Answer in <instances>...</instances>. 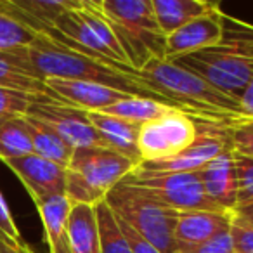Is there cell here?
<instances>
[{
    "instance_id": "6da1fadb",
    "label": "cell",
    "mask_w": 253,
    "mask_h": 253,
    "mask_svg": "<svg viewBox=\"0 0 253 253\" xmlns=\"http://www.w3.org/2000/svg\"><path fill=\"white\" fill-rule=\"evenodd\" d=\"M23 56L33 75L43 82L49 78L94 82L128 95L169 104L167 99L139 75L137 70L120 66L104 57L71 49L47 35H39L32 45L23 49Z\"/></svg>"
},
{
    "instance_id": "7a4b0ae2",
    "label": "cell",
    "mask_w": 253,
    "mask_h": 253,
    "mask_svg": "<svg viewBox=\"0 0 253 253\" xmlns=\"http://www.w3.org/2000/svg\"><path fill=\"white\" fill-rule=\"evenodd\" d=\"M139 75L170 106L189 113L194 118L229 126L248 122L239 101L222 94L201 77L173 61L155 59L139 70Z\"/></svg>"
},
{
    "instance_id": "3957f363",
    "label": "cell",
    "mask_w": 253,
    "mask_h": 253,
    "mask_svg": "<svg viewBox=\"0 0 253 253\" xmlns=\"http://www.w3.org/2000/svg\"><path fill=\"white\" fill-rule=\"evenodd\" d=\"M232 25H227L225 14V35L218 45L170 61L193 71L222 94L239 101L253 78V57L248 54L250 43H253V26L234 19Z\"/></svg>"
},
{
    "instance_id": "277c9868",
    "label": "cell",
    "mask_w": 253,
    "mask_h": 253,
    "mask_svg": "<svg viewBox=\"0 0 253 253\" xmlns=\"http://www.w3.org/2000/svg\"><path fill=\"white\" fill-rule=\"evenodd\" d=\"M97 5L134 70L167 59L165 35L156 23L153 0H97Z\"/></svg>"
},
{
    "instance_id": "5b68a950",
    "label": "cell",
    "mask_w": 253,
    "mask_h": 253,
    "mask_svg": "<svg viewBox=\"0 0 253 253\" xmlns=\"http://www.w3.org/2000/svg\"><path fill=\"white\" fill-rule=\"evenodd\" d=\"M135 167L134 160L106 146L77 148L66 167L64 196L71 205H95Z\"/></svg>"
},
{
    "instance_id": "8992f818",
    "label": "cell",
    "mask_w": 253,
    "mask_h": 253,
    "mask_svg": "<svg viewBox=\"0 0 253 253\" xmlns=\"http://www.w3.org/2000/svg\"><path fill=\"white\" fill-rule=\"evenodd\" d=\"M113 211L139 236L148 239L162 253H175L173 238L177 210L167 207L141 187L122 180L104 198Z\"/></svg>"
},
{
    "instance_id": "52a82bcc",
    "label": "cell",
    "mask_w": 253,
    "mask_h": 253,
    "mask_svg": "<svg viewBox=\"0 0 253 253\" xmlns=\"http://www.w3.org/2000/svg\"><path fill=\"white\" fill-rule=\"evenodd\" d=\"M200 118L182 109H172L167 115L141 125L137 139L141 163L158 162L179 155L189 148L200 132Z\"/></svg>"
},
{
    "instance_id": "ba28073f",
    "label": "cell",
    "mask_w": 253,
    "mask_h": 253,
    "mask_svg": "<svg viewBox=\"0 0 253 253\" xmlns=\"http://www.w3.org/2000/svg\"><path fill=\"white\" fill-rule=\"evenodd\" d=\"M125 182L134 184L148 191L151 196L165 203L177 211L208 210L220 211L210 203L201 186L200 172H177V173H153L134 169L125 177ZM224 213V211H220Z\"/></svg>"
},
{
    "instance_id": "9c48e42d",
    "label": "cell",
    "mask_w": 253,
    "mask_h": 253,
    "mask_svg": "<svg viewBox=\"0 0 253 253\" xmlns=\"http://www.w3.org/2000/svg\"><path fill=\"white\" fill-rule=\"evenodd\" d=\"M200 122V132L198 137L189 148L180 151L179 155L170 156L158 162L139 163L135 169L153 173H177V172H200L208 162L217 158L222 151L231 149V139H229V125L220 123Z\"/></svg>"
},
{
    "instance_id": "30bf717a",
    "label": "cell",
    "mask_w": 253,
    "mask_h": 253,
    "mask_svg": "<svg viewBox=\"0 0 253 253\" xmlns=\"http://www.w3.org/2000/svg\"><path fill=\"white\" fill-rule=\"evenodd\" d=\"M25 116H30L52 128L73 149L104 146V142L99 139L97 132L92 126L87 111L64 104L57 99L45 97V95L39 97L37 101H33Z\"/></svg>"
},
{
    "instance_id": "8fae6325",
    "label": "cell",
    "mask_w": 253,
    "mask_h": 253,
    "mask_svg": "<svg viewBox=\"0 0 253 253\" xmlns=\"http://www.w3.org/2000/svg\"><path fill=\"white\" fill-rule=\"evenodd\" d=\"M224 35L225 12L218 2H215L210 11L165 37V56L167 59H175L184 54L210 49L218 45L224 40Z\"/></svg>"
},
{
    "instance_id": "7c38bea8",
    "label": "cell",
    "mask_w": 253,
    "mask_h": 253,
    "mask_svg": "<svg viewBox=\"0 0 253 253\" xmlns=\"http://www.w3.org/2000/svg\"><path fill=\"white\" fill-rule=\"evenodd\" d=\"M18 175L26 187L33 203H40L49 198L63 196L66 191V169L37 155L4 162Z\"/></svg>"
},
{
    "instance_id": "4fadbf2b",
    "label": "cell",
    "mask_w": 253,
    "mask_h": 253,
    "mask_svg": "<svg viewBox=\"0 0 253 253\" xmlns=\"http://www.w3.org/2000/svg\"><path fill=\"white\" fill-rule=\"evenodd\" d=\"M45 85L54 99L64 102V104L75 106L84 111H102L123 99L130 97L125 92L115 90L94 82L82 80H59V78H49Z\"/></svg>"
},
{
    "instance_id": "5bb4252c",
    "label": "cell",
    "mask_w": 253,
    "mask_h": 253,
    "mask_svg": "<svg viewBox=\"0 0 253 253\" xmlns=\"http://www.w3.org/2000/svg\"><path fill=\"white\" fill-rule=\"evenodd\" d=\"M203 191L211 205L224 213H232L238 207V180L232 149L222 151L200 170Z\"/></svg>"
},
{
    "instance_id": "9a60e30c",
    "label": "cell",
    "mask_w": 253,
    "mask_h": 253,
    "mask_svg": "<svg viewBox=\"0 0 253 253\" xmlns=\"http://www.w3.org/2000/svg\"><path fill=\"white\" fill-rule=\"evenodd\" d=\"M231 218L232 213H220V211H177L175 231H173L177 250L184 248V246L200 245V243L210 241L222 232H229Z\"/></svg>"
},
{
    "instance_id": "2e32d148",
    "label": "cell",
    "mask_w": 253,
    "mask_h": 253,
    "mask_svg": "<svg viewBox=\"0 0 253 253\" xmlns=\"http://www.w3.org/2000/svg\"><path fill=\"white\" fill-rule=\"evenodd\" d=\"M87 116L90 120L92 126L97 132L99 139L104 142L106 148L126 156V158L134 160L135 163H141L139 156L137 139L141 125L126 120L116 118V116L106 115L101 111H87Z\"/></svg>"
},
{
    "instance_id": "e0dca14e",
    "label": "cell",
    "mask_w": 253,
    "mask_h": 253,
    "mask_svg": "<svg viewBox=\"0 0 253 253\" xmlns=\"http://www.w3.org/2000/svg\"><path fill=\"white\" fill-rule=\"evenodd\" d=\"M35 207L43 225L49 253H71L68 238V218L71 211L70 200L63 194L35 203Z\"/></svg>"
},
{
    "instance_id": "ac0fdd59",
    "label": "cell",
    "mask_w": 253,
    "mask_h": 253,
    "mask_svg": "<svg viewBox=\"0 0 253 253\" xmlns=\"http://www.w3.org/2000/svg\"><path fill=\"white\" fill-rule=\"evenodd\" d=\"M0 87L33 95L52 97L45 82L37 78L30 70L28 63L23 56V49L14 50V52H0Z\"/></svg>"
},
{
    "instance_id": "d6986e66",
    "label": "cell",
    "mask_w": 253,
    "mask_h": 253,
    "mask_svg": "<svg viewBox=\"0 0 253 253\" xmlns=\"http://www.w3.org/2000/svg\"><path fill=\"white\" fill-rule=\"evenodd\" d=\"M68 238L71 253H101L94 205H71Z\"/></svg>"
},
{
    "instance_id": "ffe728a7",
    "label": "cell",
    "mask_w": 253,
    "mask_h": 253,
    "mask_svg": "<svg viewBox=\"0 0 253 253\" xmlns=\"http://www.w3.org/2000/svg\"><path fill=\"white\" fill-rule=\"evenodd\" d=\"M213 4L208 0H153V12L160 30L167 37L210 11Z\"/></svg>"
},
{
    "instance_id": "44dd1931",
    "label": "cell",
    "mask_w": 253,
    "mask_h": 253,
    "mask_svg": "<svg viewBox=\"0 0 253 253\" xmlns=\"http://www.w3.org/2000/svg\"><path fill=\"white\" fill-rule=\"evenodd\" d=\"M25 120L28 123L30 135H32L33 155L66 169L71 160V155H73V148L47 125L30 118V116H25Z\"/></svg>"
},
{
    "instance_id": "7402d4cb",
    "label": "cell",
    "mask_w": 253,
    "mask_h": 253,
    "mask_svg": "<svg viewBox=\"0 0 253 253\" xmlns=\"http://www.w3.org/2000/svg\"><path fill=\"white\" fill-rule=\"evenodd\" d=\"M172 109H177V108L163 104V102H158V101H153V99L130 95V97H126V99H123V101L116 102V104L109 106V108L102 109L101 113L126 120V122L137 123V125H144V123H149V122H153V120L160 118V116L167 115V113L172 111Z\"/></svg>"
},
{
    "instance_id": "603a6c76",
    "label": "cell",
    "mask_w": 253,
    "mask_h": 253,
    "mask_svg": "<svg viewBox=\"0 0 253 253\" xmlns=\"http://www.w3.org/2000/svg\"><path fill=\"white\" fill-rule=\"evenodd\" d=\"M33 155V142L25 116L9 120L0 126V160L23 158Z\"/></svg>"
},
{
    "instance_id": "cb8c5ba5",
    "label": "cell",
    "mask_w": 253,
    "mask_h": 253,
    "mask_svg": "<svg viewBox=\"0 0 253 253\" xmlns=\"http://www.w3.org/2000/svg\"><path fill=\"white\" fill-rule=\"evenodd\" d=\"M95 217H97L99 229V243H101V253H132L130 246L126 243L123 231L116 220L115 211L109 208L106 200L94 205Z\"/></svg>"
},
{
    "instance_id": "d4e9b609",
    "label": "cell",
    "mask_w": 253,
    "mask_h": 253,
    "mask_svg": "<svg viewBox=\"0 0 253 253\" xmlns=\"http://www.w3.org/2000/svg\"><path fill=\"white\" fill-rule=\"evenodd\" d=\"M40 33L26 26L0 7V52H14L30 47Z\"/></svg>"
},
{
    "instance_id": "484cf974",
    "label": "cell",
    "mask_w": 253,
    "mask_h": 253,
    "mask_svg": "<svg viewBox=\"0 0 253 253\" xmlns=\"http://www.w3.org/2000/svg\"><path fill=\"white\" fill-rule=\"evenodd\" d=\"M39 97H43V95H33L26 94V92L0 87V126L12 118L25 116L30 106L33 104V101H37Z\"/></svg>"
},
{
    "instance_id": "4316f807",
    "label": "cell",
    "mask_w": 253,
    "mask_h": 253,
    "mask_svg": "<svg viewBox=\"0 0 253 253\" xmlns=\"http://www.w3.org/2000/svg\"><path fill=\"white\" fill-rule=\"evenodd\" d=\"M0 239L4 243H7L12 250H16L18 253H32L33 250L26 245V241L23 239L21 232H19L18 225L14 222L9 205L5 201L4 194L0 193Z\"/></svg>"
},
{
    "instance_id": "83f0119b",
    "label": "cell",
    "mask_w": 253,
    "mask_h": 253,
    "mask_svg": "<svg viewBox=\"0 0 253 253\" xmlns=\"http://www.w3.org/2000/svg\"><path fill=\"white\" fill-rule=\"evenodd\" d=\"M234 153V151H232ZM236 180H238V207L253 201V158L234 153Z\"/></svg>"
},
{
    "instance_id": "f1b7e54d",
    "label": "cell",
    "mask_w": 253,
    "mask_h": 253,
    "mask_svg": "<svg viewBox=\"0 0 253 253\" xmlns=\"http://www.w3.org/2000/svg\"><path fill=\"white\" fill-rule=\"evenodd\" d=\"M231 234L232 248L234 253H253V227L246 222L239 220L232 215L231 218Z\"/></svg>"
},
{
    "instance_id": "f546056e",
    "label": "cell",
    "mask_w": 253,
    "mask_h": 253,
    "mask_svg": "<svg viewBox=\"0 0 253 253\" xmlns=\"http://www.w3.org/2000/svg\"><path fill=\"white\" fill-rule=\"evenodd\" d=\"M175 253H234V248H232L231 234L229 232H222V234L215 236L210 241H205L193 246H184V248L177 250Z\"/></svg>"
},
{
    "instance_id": "4dcf8cb0",
    "label": "cell",
    "mask_w": 253,
    "mask_h": 253,
    "mask_svg": "<svg viewBox=\"0 0 253 253\" xmlns=\"http://www.w3.org/2000/svg\"><path fill=\"white\" fill-rule=\"evenodd\" d=\"M229 139L231 149L238 155H245L253 158V130L245 125L229 126Z\"/></svg>"
},
{
    "instance_id": "1f68e13d",
    "label": "cell",
    "mask_w": 253,
    "mask_h": 253,
    "mask_svg": "<svg viewBox=\"0 0 253 253\" xmlns=\"http://www.w3.org/2000/svg\"><path fill=\"white\" fill-rule=\"evenodd\" d=\"M116 220H118L120 227H122L123 236H125L126 243H128V246H130V252L132 253H162L158 248H156V246H153L151 243L148 241V239H144L142 236H139L137 232H135L134 229L130 227V225L126 224L125 220H122L118 215H116Z\"/></svg>"
},
{
    "instance_id": "d6a6232c",
    "label": "cell",
    "mask_w": 253,
    "mask_h": 253,
    "mask_svg": "<svg viewBox=\"0 0 253 253\" xmlns=\"http://www.w3.org/2000/svg\"><path fill=\"white\" fill-rule=\"evenodd\" d=\"M239 104H241V109L246 118H248V122L253 120V78L250 80L248 87L245 88V92L239 97Z\"/></svg>"
},
{
    "instance_id": "836d02e7",
    "label": "cell",
    "mask_w": 253,
    "mask_h": 253,
    "mask_svg": "<svg viewBox=\"0 0 253 253\" xmlns=\"http://www.w3.org/2000/svg\"><path fill=\"white\" fill-rule=\"evenodd\" d=\"M232 215H234L236 218L246 222V224L253 227V201H252V203H245V205H239V207H236V210L232 211Z\"/></svg>"
},
{
    "instance_id": "e575fe53",
    "label": "cell",
    "mask_w": 253,
    "mask_h": 253,
    "mask_svg": "<svg viewBox=\"0 0 253 253\" xmlns=\"http://www.w3.org/2000/svg\"><path fill=\"white\" fill-rule=\"evenodd\" d=\"M0 253H18V252H16V250H12L7 243H4L2 239H0Z\"/></svg>"
},
{
    "instance_id": "d590c367",
    "label": "cell",
    "mask_w": 253,
    "mask_h": 253,
    "mask_svg": "<svg viewBox=\"0 0 253 253\" xmlns=\"http://www.w3.org/2000/svg\"><path fill=\"white\" fill-rule=\"evenodd\" d=\"M245 126H248V128H252L253 130V120H250V122H246V123H243Z\"/></svg>"
},
{
    "instance_id": "8d00e7d4",
    "label": "cell",
    "mask_w": 253,
    "mask_h": 253,
    "mask_svg": "<svg viewBox=\"0 0 253 253\" xmlns=\"http://www.w3.org/2000/svg\"><path fill=\"white\" fill-rule=\"evenodd\" d=\"M248 54L253 57V43H250V47H248Z\"/></svg>"
},
{
    "instance_id": "74e56055",
    "label": "cell",
    "mask_w": 253,
    "mask_h": 253,
    "mask_svg": "<svg viewBox=\"0 0 253 253\" xmlns=\"http://www.w3.org/2000/svg\"><path fill=\"white\" fill-rule=\"evenodd\" d=\"M32 253H35V252H32Z\"/></svg>"
}]
</instances>
